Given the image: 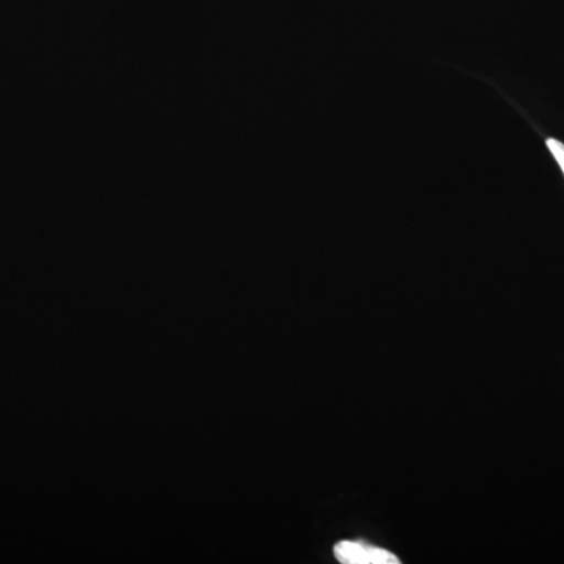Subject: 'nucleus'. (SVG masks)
I'll return each instance as SVG.
<instances>
[{
	"label": "nucleus",
	"instance_id": "obj_1",
	"mask_svg": "<svg viewBox=\"0 0 564 564\" xmlns=\"http://www.w3.org/2000/svg\"><path fill=\"white\" fill-rule=\"evenodd\" d=\"M334 555L343 564H399L392 552L362 543V541H340L334 545Z\"/></svg>",
	"mask_w": 564,
	"mask_h": 564
},
{
	"label": "nucleus",
	"instance_id": "obj_2",
	"mask_svg": "<svg viewBox=\"0 0 564 564\" xmlns=\"http://www.w3.org/2000/svg\"><path fill=\"white\" fill-rule=\"evenodd\" d=\"M547 148L551 150L552 155H554L555 161L558 162L560 169L564 173V144L562 141L549 139Z\"/></svg>",
	"mask_w": 564,
	"mask_h": 564
}]
</instances>
